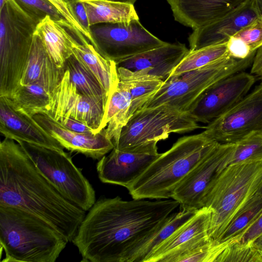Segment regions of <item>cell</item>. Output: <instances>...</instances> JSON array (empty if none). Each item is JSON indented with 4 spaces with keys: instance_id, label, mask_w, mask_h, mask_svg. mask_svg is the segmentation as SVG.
Masks as SVG:
<instances>
[{
    "instance_id": "obj_21",
    "label": "cell",
    "mask_w": 262,
    "mask_h": 262,
    "mask_svg": "<svg viewBox=\"0 0 262 262\" xmlns=\"http://www.w3.org/2000/svg\"><path fill=\"white\" fill-rule=\"evenodd\" d=\"M33 118L64 148L71 151L98 160L114 148L105 128L95 134L79 133L65 128L48 115L37 114Z\"/></svg>"
},
{
    "instance_id": "obj_36",
    "label": "cell",
    "mask_w": 262,
    "mask_h": 262,
    "mask_svg": "<svg viewBox=\"0 0 262 262\" xmlns=\"http://www.w3.org/2000/svg\"><path fill=\"white\" fill-rule=\"evenodd\" d=\"M61 13L72 27L73 32L78 38L80 43L85 44L92 42L91 34L87 32L79 24L76 19L70 3L66 0H48Z\"/></svg>"
},
{
    "instance_id": "obj_9",
    "label": "cell",
    "mask_w": 262,
    "mask_h": 262,
    "mask_svg": "<svg viewBox=\"0 0 262 262\" xmlns=\"http://www.w3.org/2000/svg\"><path fill=\"white\" fill-rule=\"evenodd\" d=\"M19 143L40 172L65 197L85 211L95 203V191L64 151L24 141Z\"/></svg>"
},
{
    "instance_id": "obj_13",
    "label": "cell",
    "mask_w": 262,
    "mask_h": 262,
    "mask_svg": "<svg viewBox=\"0 0 262 262\" xmlns=\"http://www.w3.org/2000/svg\"><path fill=\"white\" fill-rule=\"evenodd\" d=\"M234 146V143H218L180 183L171 198L179 203L180 209L197 210L204 207L211 185L226 168Z\"/></svg>"
},
{
    "instance_id": "obj_42",
    "label": "cell",
    "mask_w": 262,
    "mask_h": 262,
    "mask_svg": "<svg viewBox=\"0 0 262 262\" xmlns=\"http://www.w3.org/2000/svg\"><path fill=\"white\" fill-rule=\"evenodd\" d=\"M255 2L260 14L262 15V0H255Z\"/></svg>"
},
{
    "instance_id": "obj_45",
    "label": "cell",
    "mask_w": 262,
    "mask_h": 262,
    "mask_svg": "<svg viewBox=\"0 0 262 262\" xmlns=\"http://www.w3.org/2000/svg\"><path fill=\"white\" fill-rule=\"evenodd\" d=\"M7 1L8 0H1L0 9H1L4 6V5L7 2Z\"/></svg>"
},
{
    "instance_id": "obj_15",
    "label": "cell",
    "mask_w": 262,
    "mask_h": 262,
    "mask_svg": "<svg viewBox=\"0 0 262 262\" xmlns=\"http://www.w3.org/2000/svg\"><path fill=\"white\" fill-rule=\"evenodd\" d=\"M255 81L244 71L225 77L208 88L188 113L196 122L208 124L241 100Z\"/></svg>"
},
{
    "instance_id": "obj_1",
    "label": "cell",
    "mask_w": 262,
    "mask_h": 262,
    "mask_svg": "<svg viewBox=\"0 0 262 262\" xmlns=\"http://www.w3.org/2000/svg\"><path fill=\"white\" fill-rule=\"evenodd\" d=\"M179 206L173 199L102 198L85 214L72 242L82 261L126 262Z\"/></svg>"
},
{
    "instance_id": "obj_33",
    "label": "cell",
    "mask_w": 262,
    "mask_h": 262,
    "mask_svg": "<svg viewBox=\"0 0 262 262\" xmlns=\"http://www.w3.org/2000/svg\"><path fill=\"white\" fill-rule=\"evenodd\" d=\"M234 143L226 167L262 162V130L252 132Z\"/></svg>"
},
{
    "instance_id": "obj_30",
    "label": "cell",
    "mask_w": 262,
    "mask_h": 262,
    "mask_svg": "<svg viewBox=\"0 0 262 262\" xmlns=\"http://www.w3.org/2000/svg\"><path fill=\"white\" fill-rule=\"evenodd\" d=\"M8 98L17 107L32 117L37 114H48L50 93L38 84H20Z\"/></svg>"
},
{
    "instance_id": "obj_20",
    "label": "cell",
    "mask_w": 262,
    "mask_h": 262,
    "mask_svg": "<svg viewBox=\"0 0 262 262\" xmlns=\"http://www.w3.org/2000/svg\"><path fill=\"white\" fill-rule=\"evenodd\" d=\"M160 154L120 150L115 148L97 164L98 177L104 183L129 187Z\"/></svg>"
},
{
    "instance_id": "obj_11",
    "label": "cell",
    "mask_w": 262,
    "mask_h": 262,
    "mask_svg": "<svg viewBox=\"0 0 262 262\" xmlns=\"http://www.w3.org/2000/svg\"><path fill=\"white\" fill-rule=\"evenodd\" d=\"M164 82L161 80H119L105 109L101 130L105 128L114 145L129 120L143 108Z\"/></svg>"
},
{
    "instance_id": "obj_32",
    "label": "cell",
    "mask_w": 262,
    "mask_h": 262,
    "mask_svg": "<svg viewBox=\"0 0 262 262\" xmlns=\"http://www.w3.org/2000/svg\"><path fill=\"white\" fill-rule=\"evenodd\" d=\"M228 55L227 42L189 50L169 77L203 67Z\"/></svg>"
},
{
    "instance_id": "obj_27",
    "label": "cell",
    "mask_w": 262,
    "mask_h": 262,
    "mask_svg": "<svg viewBox=\"0 0 262 262\" xmlns=\"http://www.w3.org/2000/svg\"><path fill=\"white\" fill-rule=\"evenodd\" d=\"M90 26L99 23L129 22L139 19L134 5L108 0H80Z\"/></svg>"
},
{
    "instance_id": "obj_19",
    "label": "cell",
    "mask_w": 262,
    "mask_h": 262,
    "mask_svg": "<svg viewBox=\"0 0 262 262\" xmlns=\"http://www.w3.org/2000/svg\"><path fill=\"white\" fill-rule=\"evenodd\" d=\"M260 15L255 0H246L220 18L194 30L188 37L189 50L227 42L232 36Z\"/></svg>"
},
{
    "instance_id": "obj_25",
    "label": "cell",
    "mask_w": 262,
    "mask_h": 262,
    "mask_svg": "<svg viewBox=\"0 0 262 262\" xmlns=\"http://www.w3.org/2000/svg\"><path fill=\"white\" fill-rule=\"evenodd\" d=\"M73 54L100 83L106 92L108 101L119 81L116 63L103 57L89 42L79 43L73 48Z\"/></svg>"
},
{
    "instance_id": "obj_40",
    "label": "cell",
    "mask_w": 262,
    "mask_h": 262,
    "mask_svg": "<svg viewBox=\"0 0 262 262\" xmlns=\"http://www.w3.org/2000/svg\"><path fill=\"white\" fill-rule=\"evenodd\" d=\"M250 74L262 80V46L255 52L251 64Z\"/></svg>"
},
{
    "instance_id": "obj_41",
    "label": "cell",
    "mask_w": 262,
    "mask_h": 262,
    "mask_svg": "<svg viewBox=\"0 0 262 262\" xmlns=\"http://www.w3.org/2000/svg\"><path fill=\"white\" fill-rule=\"evenodd\" d=\"M249 244L254 247L262 257V233Z\"/></svg>"
},
{
    "instance_id": "obj_10",
    "label": "cell",
    "mask_w": 262,
    "mask_h": 262,
    "mask_svg": "<svg viewBox=\"0 0 262 262\" xmlns=\"http://www.w3.org/2000/svg\"><path fill=\"white\" fill-rule=\"evenodd\" d=\"M92 45L105 58L116 63L167 43L151 34L139 19L90 26Z\"/></svg>"
},
{
    "instance_id": "obj_22",
    "label": "cell",
    "mask_w": 262,
    "mask_h": 262,
    "mask_svg": "<svg viewBox=\"0 0 262 262\" xmlns=\"http://www.w3.org/2000/svg\"><path fill=\"white\" fill-rule=\"evenodd\" d=\"M246 0H167L174 19L193 30L223 17Z\"/></svg>"
},
{
    "instance_id": "obj_17",
    "label": "cell",
    "mask_w": 262,
    "mask_h": 262,
    "mask_svg": "<svg viewBox=\"0 0 262 262\" xmlns=\"http://www.w3.org/2000/svg\"><path fill=\"white\" fill-rule=\"evenodd\" d=\"M212 210L203 207L163 242L145 262H177L198 247L212 239L208 234Z\"/></svg>"
},
{
    "instance_id": "obj_2",
    "label": "cell",
    "mask_w": 262,
    "mask_h": 262,
    "mask_svg": "<svg viewBox=\"0 0 262 262\" xmlns=\"http://www.w3.org/2000/svg\"><path fill=\"white\" fill-rule=\"evenodd\" d=\"M0 205L37 216L69 242L85 216L40 172L22 146L7 138L0 144Z\"/></svg>"
},
{
    "instance_id": "obj_8",
    "label": "cell",
    "mask_w": 262,
    "mask_h": 262,
    "mask_svg": "<svg viewBox=\"0 0 262 262\" xmlns=\"http://www.w3.org/2000/svg\"><path fill=\"white\" fill-rule=\"evenodd\" d=\"M187 112L165 105L143 108L123 127L114 148L134 152L157 154V143L171 133H184L201 128Z\"/></svg>"
},
{
    "instance_id": "obj_4",
    "label": "cell",
    "mask_w": 262,
    "mask_h": 262,
    "mask_svg": "<svg viewBox=\"0 0 262 262\" xmlns=\"http://www.w3.org/2000/svg\"><path fill=\"white\" fill-rule=\"evenodd\" d=\"M204 132L179 139L127 188L134 199H171L174 191L217 145Z\"/></svg>"
},
{
    "instance_id": "obj_38",
    "label": "cell",
    "mask_w": 262,
    "mask_h": 262,
    "mask_svg": "<svg viewBox=\"0 0 262 262\" xmlns=\"http://www.w3.org/2000/svg\"><path fill=\"white\" fill-rule=\"evenodd\" d=\"M55 120L65 128L77 133L89 134H97L86 124L72 118L61 117Z\"/></svg>"
},
{
    "instance_id": "obj_28",
    "label": "cell",
    "mask_w": 262,
    "mask_h": 262,
    "mask_svg": "<svg viewBox=\"0 0 262 262\" xmlns=\"http://www.w3.org/2000/svg\"><path fill=\"white\" fill-rule=\"evenodd\" d=\"M64 69L68 71L71 81L80 93L102 103L106 107L107 97L105 90L91 72L73 54L67 60Z\"/></svg>"
},
{
    "instance_id": "obj_12",
    "label": "cell",
    "mask_w": 262,
    "mask_h": 262,
    "mask_svg": "<svg viewBox=\"0 0 262 262\" xmlns=\"http://www.w3.org/2000/svg\"><path fill=\"white\" fill-rule=\"evenodd\" d=\"M203 131L220 143H235L250 133L262 130V82Z\"/></svg>"
},
{
    "instance_id": "obj_43",
    "label": "cell",
    "mask_w": 262,
    "mask_h": 262,
    "mask_svg": "<svg viewBox=\"0 0 262 262\" xmlns=\"http://www.w3.org/2000/svg\"><path fill=\"white\" fill-rule=\"evenodd\" d=\"M108 1H112L114 2H121V3H127V4H133L135 3V2L137 0H108Z\"/></svg>"
},
{
    "instance_id": "obj_26",
    "label": "cell",
    "mask_w": 262,
    "mask_h": 262,
    "mask_svg": "<svg viewBox=\"0 0 262 262\" xmlns=\"http://www.w3.org/2000/svg\"><path fill=\"white\" fill-rule=\"evenodd\" d=\"M196 211L180 209L179 211L172 213L158 229L133 251L126 262H145L152 252Z\"/></svg>"
},
{
    "instance_id": "obj_46",
    "label": "cell",
    "mask_w": 262,
    "mask_h": 262,
    "mask_svg": "<svg viewBox=\"0 0 262 262\" xmlns=\"http://www.w3.org/2000/svg\"><path fill=\"white\" fill-rule=\"evenodd\" d=\"M66 1L70 3L71 2H74V1H78V0H66Z\"/></svg>"
},
{
    "instance_id": "obj_7",
    "label": "cell",
    "mask_w": 262,
    "mask_h": 262,
    "mask_svg": "<svg viewBox=\"0 0 262 262\" xmlns=\"http://www.w3.org/2000/svg\"><path fill=\"white\" fill-rule=\"evenodd\" d=\"M255 52L242 59L228 55L203 67L169 77L143 108L165 105L188 113L203 93L215 83L244 71L251 66Z\"/></svg>"
},
{
    "instance_id": "obj_39",
    "label": "cell",
    "mask_w": 262,
    "mask_h": 262,
    "mask_svg": "<svg viewBox=\"0 0 262 262\" xmlns=\"http://www.w3.org/2000/svg\"><path fill=\"white\" fill-rule=\"evenodd\" d=\"M74 16L80 26L89 34L90 24L88 14L83 3L80 0L70 3Z\"/></svg>"
},
{
    "instance_id": "obj_29",
    "label": "cell",
    "mask_w": 262,
    "mask_h": 262,
    "mask_svg": "<svg viewBox=\"0 0 262 262\" xmlns=\"http://www.w3.org/2000/svg\"><path fill=\"white\" fill-rule=\"evenodd\" d=\"M262 46V15L244 27L227 42L229 55L242 59L249 56Z\"/></svg>"
},
{
    "instance_id": "obj_3",
    "label": "cell",
    "mask_w": 262,
    "mask_h": 262,
    "mask_svg": "<svg viewBox=\"0 0 262 262\" xmlns=\"http://www.w3.org/2000/svg\"><path fill=\"white\" fill-rule=\"evenodd\" d=\"M69 241L51 225L17 208L0 205L4 261L55 262Z\"/></svg>"
},
{
    "instance_id": "obj_18",
    "label": "cell",
    "mask_w": 262,
    "mask_h": 262,
    "mask_svg": "<svg viewBox=\"0 0 262 262\" xmlns=\"http://www.w3.org/2000/svg\"><path fill=\"white\" fill-rule=\"evenodd\" d=\"M0 132L16 142L63 150L64 147L33 118L7 97H0Z\"/></svg>"
},
{
    "instance_id": "obj_35",
    "label": "cell",
    "mask_w": 262,
    "mask_h": 262,
    "mask_svg": "<svg viewBox=\"0 0 262 262\" xmlns=\"http://www.w3.org/2000/svg\"><path fill=\"white\" fill-rule=\"evenodd\" d=\"M215 262H262V257L251 244L236 242L229 244Z\"/></svg>"
},
{
    "instance_id": "obj_16",
    "label": "cell",
    "mask_w": 262,
    "mask_h": 262,
    "mask_svg": "<svg viewBox=\"0 0 262 262\" xmlns=\"http://www.w3.org/2000/svg\"><path fill=\"white\" fill-rule=\"evenodd\" d=\"M64 69L61 81L50 93L47 115L54 120L61 117L72 118L99 133L101 130L104 105L80 93L71 81L68 71Z\"/></svg>"
},
{
    "instance_id": "obj_31",
    "label": "cell",
    "mask_w": 262,
    "mask_h": 262,
    "mask_svg": "<svg viewBox=\"0 0 262 262\" xmlns=\"http://www.w3.org/2000/svg\"><path fill=\"white\" fill-rule=\"evenodd\" d=\"M262 212V195L254 194L234 215L220 237L214 241L229 244L256 220Z\"/></svg>"
},
{
    "instance_id": "obj_5",
    "label": "cell",
    "mask_w": 262,
    "mask_h": 262,
    "mask_svg": "<svg viewBox=\"0 0 262 262\" xmlns=\"http://www.w3.org/2000/svg\"><path fill=\"white\" fill-rule=\"evenodd\" d=\"M262 179V162L229 165L216 177L204 201L212 210L208 234L215 241L234 215L255 193Z\"/></svg>"
},
{
    "instance_id": "obj_37",
    "label": "cell",
    "mask_w": 262,
    "mask_h": 262,
    "mask_svg": "<svg viewBox=\"0 0 262 262\" xmlns=\"http://www.w3.org/2000/svg\"><path fill=\"white\" fill-rule=\"evenodd\" d=\"M262 233V212L253 223L232 243L249 244Z\"/></svg>"
},
{
    "instance_id": "obj_6",
    "label": "cell",
    "mask_w": 262,
    "mask_h": 262,
    "mask_svg": "<svg viewBox=\"0 0 262 262\" xmlns=\"http://www.w3.org/2000/svg\"><path fill=\"white\" fill-rule=\"evenodd\" d=\"M37 24L15 0L0 9V97L20 84Z\"/></svg>"
},
{
    "instance_id": "obj_24",
    "label": "cell",
    "mask_w": 262,
    "mask_h": 262,
    "mask_svg": "<svg viewBox=\"0 0 262 262\" xmlns=\"http://www.w3.org/2000/svg\"><path fill=\"white\" fill-rule=\"evenodd\" d=\"M65 28H67L47 16L37 25L34 32L40 38L52 60L62 69L73 54V48L80 43Z\"/></svg>"
},
{
    "instance_id": "obj_14",
    "label": "cell",
    "mask_w": 262,
    "mask_h": 262,
    "mask_svg": "<svg viewBox=\"0 0 262 262\" xmlns=\"http://www.w3.org/2000/svg\"><path fill=\"white\" fill-rule=\"evenodd\" d=\"M189 50L185 44L167 42L135 55L116 63L119 79L164 82Z\"/></svg>"
},
{
    "instance_id": "obj_23",
    "label": "cell",
    "mask_w": 262,
    "mask_h": 262,
    "mask_svg": "<svg viewBox=\"0 0 262 262\" xmlns=\"http://www.w3.org/2000/svg\"><path fill=\"white\" fill-rule=\"evenodd\" d=\"M64 70L57 66L40 38L34 34L20 84H38L50 93L61 81Z\"/></svg>"
},
{
    "instance_id": "obj_34",
    "label": "cell",
    "mask_w": 262,
    "mask_h": 262,
    "mask_svg": "<svg viewBox=\"0 0 262 262\" xmlns=\"http://www.w3.org/2000/svg\"><path fill=\"white\" fill-rule=\"evenodd\" d=\"M15 1L38 24L47 16H49L74 33L71 25L59 11L48 0H15Z\"/></svg>"
},
{
    "instance_id": "obj_44",
    "label": "cell",
    "mask_w": 262,
    "mask_h": 262,
    "mask_svg": "<svg viewBox=\"0 0 262 262\" xmlns=\"http://www.w3.org/2000/svg\"><path fill=\"white\" fill-rule=\"evenodd\" d=\"M255 194L262 195V179Z\"/></svg>"
}]
</instances>
